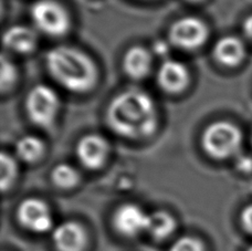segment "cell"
Here are the masks:
<instances>
[{
  "label": "cell",
  "instance_id": "cell-3",
  "mask_svg": "<svg viewBox=\"0 0 252 251\" xmlns=\"http://www.w3.org/2000/svg\"><path fill=\"white\" fill-rule=\"evenodd\" d=\"M244 134L229 121H217L205 129L201 137L202 149L208 156L222 160L237 157L241 153Z\"/></svg>",
  "mask_w": 252,
  "mask_h": 251
},
{
  "label": "cell",
  "instance_id": "cell-20",
  "mask_svg": "<svg viewBox=\"0 0 252 251\" xmlns=\"http://www.w3.org/2000/svg\"><path fill=\"white\" fill-rule=\"evenodd\" d=\"M169 251H205V249L198 239L190 236H184L175 241Z\"/></svg>",
  "mask_w": 252,
  "mask_h": 251
},
{
  "label": "cell",
  "instance_id": "cell-15",
  "mask_svg": "<svg viewBox=\"0 0 252 251\" xmlns=\"http://www.w3.org/2000/svg\"><path fill=\"white\" fill-rule=\"evenodd\" d=\"M175 228H176V221L172 215L165 210H156L148 215L146 231L155 239L161 240L167 238L173 234Z\"/></svg>",
  "mask_w": 252,
  "mask_h": 251
},
{
  "label": "cell",
  "instance_id": "cell-9",
  "mask_svg": "<svg viewBox=\"0 0 252 251\" xmlns=\"http://www.w3.org/2000/svg\"><path fill=\"white\" fill-rule=\"evenodd\" d=\"M148 215L145 210L135 204H125L118 208L114 217L113 225L120 234L127 237H134L146 231Z\"/></svg>",
  "mask_w": 252,
  "mask_h": 251
},
{
  "label": "cell",
  "instance_id": "cell-13",
  "mask_svg": "<svg viewBox=\"0 0 252 251\" xmlns=\"http://www.w3.org/2000/svg\"><path fill=\"white\" fill-rule=\"evenodd\" d=\"M2 39L4 47L20 55L32 52L38 44L37 32L26 26L10 27L4 31Z\"/></svg>",
  "mask_w": 252,
  "mask_h": 251
},
{
  "label": "cell",
  "instance_id": "cell-21",
  "mask_svg": "<svg viewBox=\"0 0 252 251\" xmlns=\"http://www.w3.org/2000/svg\"><path fill=\"white\" fill-rule=\"evenodd\" d=\"M236 168L242 174L252 173V157L249 155L239 154L236 157Z\"/></svg>",
  "mask_w": 252,
  "mask_h": 251
},
{
  "label": "cell",
  "instance_id": "cell-16",
  "mask_svg": "<svg viewBox=\"0 0 252 251\" xmlns=\"http://www.w3.org/2000/svg\"><path fill=\"white\" fill-rule=\"evenodd\" d=\"M44 150H46V146L42 140L33 135L21 137L16 144L17 156L27 163L37 162L43 156Z\"/></svg>",
  "mask_w": 252,
  "mask_h": 251
},
{
  "label": "cell",
  "instance_id": "cell-23",
  "mask_svg": "<svg viewBox=\"0 0 252 251\" xmlns=\"http://www.w3.org/2000/svg\"><path fill=\"white\" fill-rule=\"evenodd\" d=\"M153 51L155 52V55L159 56L161 58H167L170 51L169 43L165 40H157L153 46Z\"/></svg>",
  "mask_w": 252,
  "mask_h": 251
},
{
  "label": "cell",
  "instance_id": "cell-6",
  "mask_svg": "<svg viewBox=\"0 0 252 251\" xmlns=\"http://www.w3.org/2000/svg\"><path fill=\"white\" fill-rule=\"evenodd\" d=\"M208 27L195 17H184L175 21L169 30V42L183 50H196L205 44Z\"/></svg>",
  "mask_w": 252,
  "mask_h": 251
},
{
  "label": "cell",
  "instance_id": "cell-26",
  "mask_svg": "<svg viewBox=\"0 0 252 251\" xmlns=\"http://www.w3.org/2000/svg\"><path fill=\"white\" fill-rule=\"evenodd\" d=\"M247 251H252V246H251V247H249L248 249H247Z\"/></svg>",
  "mask_w": 252,
  "mask_h": 251
},
{
  "label": "cell",
  "instance_id": "cell-10",
  "mask_svg": "<svg viewBox=\"0 0 252 251\" xmlns=\"http://www.w3.org/2000/svg\"><path fill=\"white\" fill-rule=\"evenodd\" d=\"M189 71L181 61L166 59L157 72V83L165 92L176 94L188 87Z\"/></svg>",
  "mask_w": 252,
  "mask_h": 251
},
{
  "label": "cell",
  "instance_id": "cell-2",
  "mask_svg": "<svg viewBox=\"0 0 252 251\" xmlns=\"http://www.w3.org/2000/svg\"><path fill=\"white\" fill-rule=\"evenodd\" d=\"M46 65L56 82L75 93L92 90L98 78L94 61L83 51L73 47L52 48L46 56Z\"/></svg>",
  "mask_w": 252,
  "mask_h": 251
},
{
  "label": "cell",
  "instance_id": "cell-7",
  "mask_svg": "<svg viewBox=\"0 0 252 251\" xmlns=\"http://www.w3.org/2000/svg\"><path fill=\"white\" fill-rule=\"evenodd\" d=\"M17 218L26 229L37 234L49 231L53 226V217L49 206L39 198H27L17 209Z\"/></svg>",
  "mask_w": 252,
  "mask_h": 251
},
{
  "label": "cell",
  "instance_id": "cell-25",
  "mask_svg": "<svg viewBox=\"0 0 252 251\" xmlns=\"http://www.w3.org/2000/svg\"><path fill=\"white\" fill-rule=\"evenodd\" d=\"M250 144L252 146V129H251V133H250Z\"/></svg>",
  "mask_w": 252,
  "mask_h": 251
},
{
  "label": "cell",
  "instance_id": "cell-19",
  "mask_svg": "<svg viewBox=\"0 0 252 251\" xmlns=\"http://www.w3.org/2000/svg\"><path fill=\"white\" fill-rule=\"evenodd\" d=\"M17 81V69L16 65L6 57L1 58V91L6 92L7 90L11 89Z\"/></svg>",
  "mask_w": 252,
  "mask_h": 251
},
{
  "label": "cell",
  "instance_id": "cell-5",
  "mask_svg": "<svg viewBox=\"0 0 252 251\" xmlns=\"http://www.w3.org/2000/svg\"><path fill=\"white\" fill-rule=\"evenodd\" d=\"M35 28L50 37H61L70 29L69 13L56 0H37L30 9Z\"/></svg>",
  "mask_w": 252,
  "mask_h": 251
},
{
  "label": "cell",
  "instance_id": "cell-18",
  "mask_svg": "<svg viewBox=\"0 0 252 251\" xmlns=\"http://www.w3.org/2000/svg\"><path fill=\"white\" fill-rule=\"evenodd\" d=\"M0 184L2 191H7L17 178L18 166L15 158L7 153H1L0 157Z\"/></svg>",
  "mask_w": 252,
  "mask_h": 251
},
{
  "label": "cell",
  "instance_id": "cell-17",
  "mask_svg": "<svg viewBox=\"0 0 252 251\" xmlns=\"http://www.w3.org/2000/svg\"><path fill=\"white\" fill-rule=\"evenodd\" d=\"M51 179L53 184L61 189H71L80 182V175L72 165L59 164L52 169Z\"/></svg>",
  "mask_w": 252,
  "mask_h": 251
},
{
  "label": "cell",
  "instance_id": "cell-11",
  "mask_svg": "<svg viewBox=\"0 0 252 251\" xmlns=\"http://www.w3.org/2000/svg\"><path fill=\"white\" fill-rule=\"evenodd\" d=\"M53 245L58 251H83L87 247V232L80 223L64 221L52 232Z\"/></svg>",
  "mask_w": 252,
  "mask_h": 251
},
{
  "label": "cell",
  "instance_id": "cell-4",
  "mask_svg": "<svg viewBox=\"0 0 252 251\" xmlns=\"http://www.w3.org/2000/svg\"><path fill=\"white\" fill-rule=\"evenodd\" d=\"M28 118L40 127H49L60 110V97L51 87L38 84L30 90L26 98Z\"/></svg>",
  "mask_w": 252,
  "mask_h": 251
},
{
  "label": "cell",
  "instance_id": "cell-12",
  "mask_svg": "<svg viewBox=\"0 0 252 251\" xmlns=\"http://www.w3.org/2000/svg\"><path fill=\"white\" fill-rule=\"evenodd\" d=\"M214 57L219 64L227 68H237L247 58L246 42L235 35L219 39L214 47Z\"/></svg>",
  "mask_w": 252,
  "mask_h": 251
},
{
  "label": "cell",
  "instance_id": "cell-14",
  "mask_svg": "<svg viewBox=\"0 0 252 251\" xmlns=\"http://www.w3.org/2000/svg\"><path fill=\"white\" fill-rule=\"evenodd\" d=\"M152 53L143 47H132L126 51L123 59L125 73L133 80H142L151 72Z\"/></svg>",
  "mask_w": 252,
  "mask_h": 251
},
{
  "label": "cell",
  "instance_id": "cell-8",
  "mask_svg": "<svg viewBox=\"0 0 252 251\" xmlns=\"http://www.w3.org/2000/svg\"><path fill=\"white\" fill-rule=\"evenodd\" d=\"M109 151V143L104 137L97 134H89L79 141L75 153L85 168L97 169L106 162Z\"/></svg>",
  "mask_w": 252,
  "mask_h": 251
},
{
  "label": "cell",
  "instance_id": "cell-27",
  "mask_svg": "<svg viewBox=\"0 0 252 251\" xmlns=\"http://www.w3.org/2000/svg\"><path fill=\"white\" fill-rule=\"evenodd\" d=\"M189 1H199V0H189Z\"/></svg>",
  "mask_w": 252,
  "mask_h": 251
},
{
  "label": "cell",
  "instance_id": "cell-22",
  "mask_svg": "<svg viewBox=\"0 0 252 251\" xmlns=\"http://www.w3.org/2000/svg\"><path fill=\"white\" fill-rule=\"evenodd\" d=\"M240 223L244 229L252 235V203L247 205L240 213Z\"/></svg>",
  "mask_w": 252,
  "mask_h": 251
},
{
  "label": "cell",
  "instance_id": "cell-1",
  "mask_svg": "<svg viewBox=\"0 0 252 251\" xmlns=\"http://www.w3.org/2000/svg\"><path fill=\"white\" fill-rule=\"evenodd\" d=\"M106 122L119 135L139 140L152 136L158 126V113L152 96L141 90H127L107 106Z\"/></svg>",
  "mask_w": 252,
  "mask_h": 251
},
{
  "label": "cell",
  "instance_id": "cell-24",
  "mask_svg": "<svg viewBox=\"0 0 252 251\" xmlns=\"http://www.w3.org/2000/svg\"><path fill=\"white\" fill-rule=\"evenodd\" d=\"M242 32H244L247 41L252 44V13H250L242 22Z\"/></svg>",
  "mask_w": 252,
  "mask_h": 251
}]
</instances>
